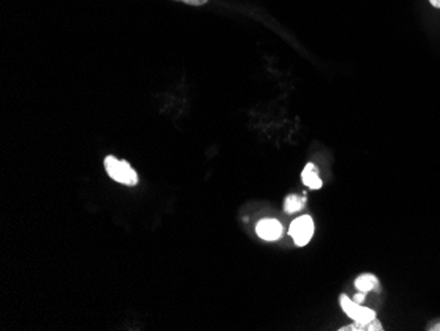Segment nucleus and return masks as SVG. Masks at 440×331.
<instances>
[{"instance_id": "obj_10", "label": "nucleus", "mask_w": 440, "mask_h": 331, "mask_svg": "<svg viewBox=\"0 0 440 331\" xmlns=\"http://www.w3.org/2000/svg\"><path fill=\"white\" fill-rule=\"evenodd\" d=\"M364 300H365V293H362H362H359V295H356L355 299H353L355 302H358V303H360V305L364 302Z\"/></svg>"}, {"instance_id": "obj_9", "label": "nucleus", "mask_w": 440, "mask_h": 331, "mask_svg": "<svg viewBox=\"0 0 440 331\" xmlns=\"http://www.w3.org/2000/svg\"><path fill=\"white\" fill-rule=\"evenodd\" d=\"M174 1H182L185 4H189V6H195V7H199V6H204L208 0H174Z\"/></svg>"}, {"instance_id": "obj_6", "label": "nucleus", "mask_w": 440, "mask_h": 331, "mask_svg": "<svg viewBox=\"0 0 440 331\" xmlns=\"http://www.w3.org/2000/svg\"><path fill=\"white\" fill-rule=\"evenodd\" d=\"M355 286L362 293H366L369 290H378L380 281L376 276L368 273V275H362L360 277H358L355 281Z\"/></svg>"}, {"instance_id": "obj_3", "label": "nucleus", "mask_w": 440, "mask_h": 331, "mask_svg": "<svg viewBox=\"0 0 440 331\" xmlns=\"http://www.w3.org/2000/svg\"><path fill=\"white\" fill-rule=\"evenodd\" d=\"M315 226L314 221L311 220V217L309 215H303L299 217L296 221L290 224V230L289 234L293 237V240L296 242V244L302 247L306 246L311 237L314 235Z\"/></svg>"}, {"instance_id": "obj_8", "label": "nucleus", "mask_w": 440, "mask_h": 331, "mask_svg": "<svg viewBox=\"0 0 440 331\" xmlns=\"http://www.w3.org/2000/svg\"><path fill=\"white\" fill-rule=\"evenodd\" d=\"M340 330H353V331H381L382 330V325L378 322L377 319L372 321L371 323H366V325H360V323H355V325H351V326H346Z\"/></svg>"}, {"instance_id": "obj_12", "label": "nucleus", "mask_w": 440, "mask_h": 331, "mask_svg": "<svg viewBox=\"0 0 440 331\" xmlns=\"http://www.w3.org/2000/svg\"><path fill=\"white\" fill-rule=\"evenodd\" d=\"M431 330H440V325L435 326V328H434V329H431Z\"/></svg>"}, {"instance_id": "obj_4", "label": "nucleus", "mask_w": 440, "mask_h": 331, "mask_svg": "<svg viewBox=\"0 0 440 331\" xmlns=\"http://www.w3.org/2000/svg\"><path fill=\"white\" fill-rule=\"evenodd\" d=\"M283 224L277 220H263L256 226L257 235L264 240H277L283 235Z\"/></svg>"}, {"instance_id": "obj_11", "label": "nucleus", "mask_w": 440, "mask_h": 331, "mask_svg": "<svg viewBox=\"0 0 440 331\" xmlns=\"http://www.w3.org/2000/svg\"><path fill=\"white\" fill-rule=\"evenodd\" d=\"M431 6H434L435 8H440V0H430Z\"/></svg>"}, {"instance_id": "obj_1", "label": "nucleus", "mask_w": 440, "mask_h": 331, "mask_svg": "<svg viewBox=\"0 0 440 331\" xmlns=\"http://www.w3.org/2000/svg\"><path fill=\"white\" fill-rule=\"evenodd\" d=\"M104 168L111 178L116 182L133 186L139 182L136 171L124 160H118L115 156H107L104 160Z\"/></svg>"}, {"instance_id": "obj_7", "label": "nucleus", "mask_w": 440, "mask_h": 331, "mask_svg": "<svg viewBox=\"0 0 440 331\" xmlns=\"http://www.w3.org/2000/svg\"><path fill=\"white\" fill-rule=\"evenodd\" d=\"M303 206H305V200L299 198L297 195H289V197L285 200L283 209H285L286 213L293 214V213H297L299 210H302Z\"/></svg>"}, {"instance_id": "obj_2", "label": "nucleus", "mask_w": 440, "mask_h": 331, "mask_svg": "<svg viewBox=\"0 0 440 331\" xmlns=\"http://www.w3.org/2000/svg\"><path fill=\"white\" fill-rule=\"evenodd\" d=\"M340 305H342V309L346 316L355 319V322H358L360 325L371 323L372 321L376 319L375 310H372L369 308H364L360 303L351 300L346 295L340 296Z\"/></svg>"}, {"instance_id": "obj_5", "label": "nucleus", "mask_w": 440, "mask_h": 331, "mask_svg": "<svg viewBox=\"0 0 440 331\" xmlns=\"http://www.w3.org/2000/svg\"><path fill=\"white\" fill-rule=\"evenodd\" d=\"M302 181L306 186H309L310 189H320L323 182L320 180V177L318 175V169L315 167L314 164L309 162L303 171H302Z\"/></svg>"}]
</instances>
